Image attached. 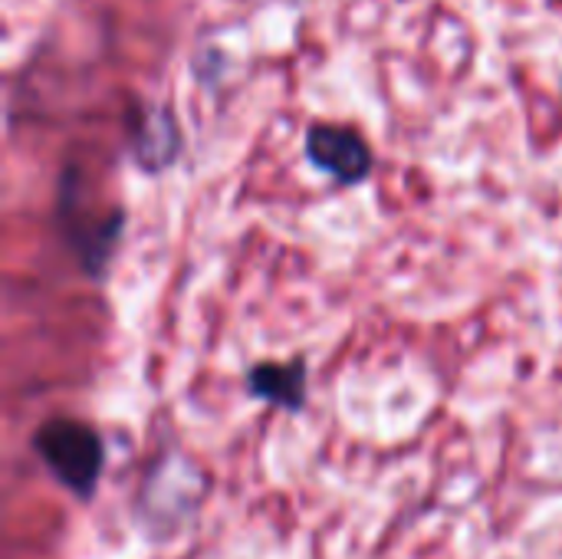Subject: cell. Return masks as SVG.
Wrapping results in <instances>:
<instances>
[{
	"label": "cell",
	"mask_w": 562,
	"mask_h": 559,
	"mask_svg": "<svg viewBox=\"0 0 562 559\" xmlns=\"http://www.w3.org/2000/svg\"><path fill=\"white\" fill-rule=\"evenodd\" d=\"M59 227L69 241V247L76 250L82 270L95 280L105 277L109 270V260L119 247V237L125 231V214L122 211H112L105 217H89V211H82L76 204V194L59 185Z\"/></svg>",
	"instance_id": "obj_2"
},
{
	"label": "cell",
	"mask_w": 562,
	"mask_h": 559,
	"mask_svg": "<svg viewBox=\"0 0 562 559\" xmlns=\"http://www.w3.org/2000/svg\"><path fill=\"white\" fill-rule=\"evenodd\" d=\"M30 445L59 488L79 501L95 497L105 471V441L92 425L79 418H46Z\"/></svg>",
	"instance_id": "obj_1"
},
{
	"label": "cell",
	"mask_w": 562,
	"mask_h": 559,
	"mask_svg": "<svg viewBox=\"0 0 562 559\" xmlns=\"http://www.w3.org/2000/svg\"><path fill=\"white\" fill-rule=\"evenodd\" d=\"M306 158L346 188L366 181L375 165L369 142L356 128L333 122H313L306 128Z\"/></svg>",
	"instance_id": "obj_3"
},
{
	"label": "cell",
	"mask_w": 562,
	"mask_h": 559,
	"mask_svg": "<svg viewBox=\"0 0 562 559\" xmlns=\"http://www.w3.org/2000/svg\"><path fill=\"white\" fill-rule=\"evenodd\" d=\"M128 145H132V155H135L138 168H145V171L168 168L181 152V135H178V125H175L171 112L155 109V105L135 109Z\"/></svg>",
	"instance_id": "obj_5"
},
{
	"label": "cell",
	"mask_w": 562,
	"mask_h": 559,
	"mask_svg": "<svg viewBox=\"0 0 562 559\" xmlns=\"http://www.w3.org/2000/svg\"><path fill=\"white\" fill-rule=\"evenodd\" d=\"M247 392L280 412H303L310 395V369L303 356L286 362H254L244 376Z\"/></svg>",
	"instance_id": "obj_4"
}]
</instances>
